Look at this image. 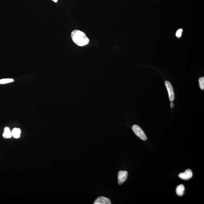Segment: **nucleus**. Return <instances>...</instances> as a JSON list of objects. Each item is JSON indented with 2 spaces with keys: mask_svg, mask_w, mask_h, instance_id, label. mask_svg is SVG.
Here are the masks:
<instances>
[{
  "mask_svg": "<svg viewBox=\"0 0 204 204\" xmlns=\"http://www.w3.org/2000/svg\"><path fill=\"white\" fill-rule=\"evenodd\" d=\"M71 38L75 44L80 47L88 45L90 40L85 33L79 30H74L71 32Z\"/></svg>",
  "mask_w": 204,
  "mask_h": 204,
  "instance_id": "nucleus-1",
  "label": "nucleus"
},
{
  "mask_svg": "<svg viewBox=\"0 0 204 204\" xmlns=\"http://www.w3.org/2000/svg\"><path fill=\"white\" fill-rule=\"evenodd\" d=\"M132 129L135 134L141 139L144 141L147 140V136L140 126L137 125H133L132 127Z\"/></svg>",
  "mask_w": 204,
  "mask_h": 204,
  "instance_id": "nucleus-2",
  "label": "nucleus"
},
{
  "mask_svg": "<svg viewBox=\"0 0 204 204\" xmlns=\"http://www.w3.org/2000/svg\"><path fill=\"white\" fill-rule=\"evenodd\" d=\"M165 84L166 87L167 91H168L170 101H173L175 99V94H174V89H173L172 85L171 83L167 81L165 82Z\"/></svg>",
  "mask_w": 204,
  "mask_h": 204,
  "instance_id": "nucleus-3",
  "label": "nucleus"
},
{
  "mask_svg": "<svg viewBox=\"0 0 204 204\" xmlns=\"http://www.w3.org/2000/svg\"><path fill=\"white\" fill-rule=\"evenodd\" d=\"M128 172L126 171H119L118 174V183L119 185H122L127 179Z\"/></svg>",
  "mask_w": 204,
  "mask_h": 204,
  "instance_id": "nucleus-4",
  "label": "nucleus"
},
{
  "mask_svg": "<svg viewBox=\"0 0 204 204\" xmlns=\"http://www.w3.org/2000/svg\"><path fill=\"white\" fill-rule=\"evenodd\" d=\"M192 171L191 169H188L185 171V172L180 174L178 176L182 179L187 180L192 178Z\"/></svg>",
  "mask_w": 204,
  "mask_h": 204,
  "instance_id": "nucleus-5",
  "label": "nucleus"
},
{
  "mask_svg": "<svg viewBox=\"0 0 204 204\" xmlns=\"http://www.w3.org/2000/svg\"><path fill=\"white\" fill-rule=\"evenodd\" d=\"M94 204H110V200L105 197H100L96 198Z\"/></svg>",
  "mask_w": 204,
  "mask_h": 204,
  "instance_id": "nucleus-6",
  "label": "nucleus"
},
{
  "mask_svg": "<svg viewBox=\"0 0 204 204\" xmlns=\"http://www.w3.org/2000/svg\"><path fill=\"white\" fill-rule=\"evenodd\" d=\"M185 186L182 184L180 185L177 187L176 189V192L177 195L178 196H181L184 194V191H185Z\"/></svg>",
  "mask_w": 204,
  "mask_h": 204,
  "instance_id": "nucleus-7",
  "label": "nucleus"
},
{
  "mask_svg": "<svg viewBox=\"0 0 204 204\" xmlns=\"http://www.w3.org/2000/svg\"><path fill=\"white\" fill-rule=\"evenodd\" d=\"M12 132L10 130L9 128L8 127H5L4 129L3 134V136L4 138H10L12 137Z\"/></svg>",
  "mask_w": 204,
  "mask_h": 204,
  "instance_id": "nucleus-8",
  "label": "nucleus"
},
{
  "mask_svg": "<svg viewBox=\"0 0 204 204\" xmlns=\"http://www.w3.org/2000/svg\"><path fill=\"white\" fill-rule=\"evenodd\" d=\"M21 133V130L19 128H15L13 129L12 132V136L15 138H18L20 137Z\"/></svg>",
  "mask_w": 204,
  "mask_h": 204,
  "instance_id": "nucleus-9",
  "label": "nucleus"
},
{
  "mask_svg": "<svg viewBox=\"0 0 204 204\" xmlns=\"http://www.w3.org/2000/svg\"><path fill=\"white\" fill-rule=\"evenodd\" d=\"M14 80L12 78L3 79L0 80V84H5L13 82Z\"/></svg>",
  "mask_w": 204,
  "mask_h": 204,
  "instance_id": "nucleus-10",
  "label": "nucleus"
},
{
  "mask_svg": "<svg viewBox=\"0 0 204 204\" xmlns=\"http://www.w3.org/2000/svg\"><path fill=\"white\" fill-rule=\"evenodd\" d=\"M199 86L201 89H204V77H202L199 79Z\"/></svg>",
  "mask_w": 204,
  "mask_h": 204,
  "instance_id": "nucleus-11",
  "label": "nucleus"
},
{
  "mask_svg": "<svg viewBox=\"0 0 204 204\" xmlns=\"http://www.w3.org/2000/svg\"><path fill=\"white\" fill-rule=\"evenodd\" d=\"M182 29H178V30L177 31L176 34V35L177 37L179 38L181 37V34H182Z\"/></svg>",
  "mask_w": 204,
  "mask_h": 204,
  "instance_id": "nucleus-12",
  "label": "nucleus"
},
{
  "mask_svg": "<svg viewBox=\"0 0 204 204\" xmlns=\"http://www.w3.org/2000/svg\"><path fill=\"white\" fill-rule=\"evenodd\" d=\"M174 103H173L172 102V101H171V109H172L173 108H174Z\"/></svg>",
  "mask_w": 204,
  "mask_h": 204,
  "instance_id": "nucleus-13",
  "label": "nucleus"
},
{
  "mask_svg": "<svg viewBox=\"0 0 204 204\" xmlns=\"http://www.w3.org/2000/svg\"><path fill=\"white\" fill-rule=\"evenodd\" d=\"M52 1H53V2H57V0H52Z\"/></svg>",
  "mask_w": 204,
  "mask_h": 204,
  "instance_id": "nucleus-14",
  "label": "nucleus"
}]
</instances>
